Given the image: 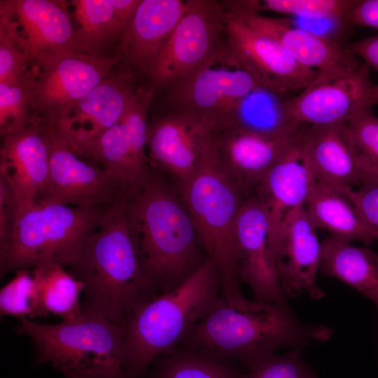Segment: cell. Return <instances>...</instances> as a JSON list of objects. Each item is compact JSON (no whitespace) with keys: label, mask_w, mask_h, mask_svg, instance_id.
I'll list each match as a JSON object with an SVG mask.
<instances>
[{"label":"cell","mask_w":378,"mask_h":378,"mask_svg":"<svg viewBox=\"0 0 378 378\" xmlns=\"http://www.w3.org/2000/svg\"><path fill=\"white\" fill-rule=\"evenodd\" d=\"M316 230L304 206L286 221L271 251L278 278L288 297L307 293L319 300L325 295L316 282L321 255Z\"/></svg>","instance_id":"cell-20"},{"label":"cell","mask_w":378,"mask_h":378,"mask_svg":"<svg viewBox=\"0 0 378 378\" xmlns=\"http://www.w3.org/2000/svg\"><path fill=\"white\" fill-rule=\"evenodd\" d=\"M356 0H242L250 10L293 15L307 20L339 19L349 21Z\"/></svg>","instance_id":"cell-33"},{"label":"cell","mask_w":378,"mask_h":378,"mask_svg":"<svg viewBox=\"0 0 378 378\" xmlns=\"http://www.w3.org/2000/svg\"><path fill=\"white\" fill-rule=\"evenodd\" d=\"M36 76L27 71L19 77L0 82L1 134L18 131L36 122L31 104Z\"/></svg>","instance_id":"cell-32"},{"label":"cell","mask_w":378,"mask_h":378,"mask_svg":"<svg viewBox=\"0 0 378 378\" xmlns=\"http://www.w3.org/2000/svg\"><path fill=\"white\" fill-rule=\"evenodd\" d=\"M239 378H318L304 361L302 350L292 349L281 356L276 353L243 370Z\"/></svg>","instance_id":"cell-37"},{"label":"cell","mask_w":378,"mask_h":378,"mask_svg":"<svg viewBox=\"0 0 378 378\" xmlns=\"http://www.w3.org/2000/svg\"><path fill=\"white\" fill-rule=\"evenodd\" d=\"M135 76L127 68L112 73L64 117L43 126L71 146L94 140L124 115L139 88Z\"/></svg>","instance_id":"cell-18"},{"label":"cell","mask_w":378,"mask_h":378,"mask_svg":"<svg viewBox=\"0 0 378 378\" xmlns=\"http://www.w3.org/2000/svg\"><path fill=\"white\" fill-rule=\"evenodd\" d=\"M358 186V190L349 187V194L378 240V172H363Z\"/></svg>","instance_id":"cell-38"},{"label":"cell","mask_w":378,"mask_h":378,"mask_svg":"<svg viewBox=\"0 0 378 378\" xmlns=\"http://www.w3.org/2000/svg\"><path fill=\"white\" fill-rule=\"evenodd\" d=\"M346 123L349 141L362 172H378V117L372 108Z\"/></svg>","instance_id":"cell-36"},{"label":"cell","mask_w":378,"mask_h":378,"mask_svg":"<svg viewBox=\"0 0 378 378\" xmlns=\"http://www.w3.org/2000/svg\"><path fill=\"white\" fill-rule=\"evenodd\" d=\"M223 1L226 43L260 88L279 95L303 90L316 78L320 71L299 64L279 43L252 28Z\"/></svg>","instance_id":"cell-14"},{"label":"cell","mask_w":378,"mask_h":378,"mask_svg":"<svg viewBox=\"0 0 378 378\" xmlns=\"http://www.w3.org/2000/svg\"><path fill=\"white\" fill-rule=\"evenodd\" d=\"M31 272L43 316L51 314L68 321L83 313L80 295L83 293V284L63 265L45 262L32 268Z\"/></svg>","instance_id":"cell-29"},{"label":"cell","mask_w":378,"mask_h":378,"mask_svg":"<svg viewBox=\"0 0 378 378\" xmlns=\"http://www.w3.org/2000/svg\"><path fill=\"white\" fill-rule=\"evenodd\" d=\"M186 5L187 1L182 0H141L116 54L127 69L148 75Z\"/></svg>","instance_id":"cell-24"},{"label":"cell","mask_w":378,"mask_h":378,"mask_svg":"<svg viewBox=\"0 0 378 378\" xmlns=\"http://www.w3.org/2000/svg\"><path fill=\"white\" fill-rule=\"evenodd\" d=\"M103 214L45 202L14 213L0 242L1 277L48 261L71 265Z\"/></svg>","instance_id":"cell-7"},{"label":"cell","mask_w":378,"mask_h":378,"mask_svg":"<svg viewBox=\"0 0 378 378\" xmlns=\"http://www.w3.org/2000/svg\"><path fill=\"white\" fill-rule=\"evenodd\" d=\"M18 22L9 0L0 1V82L24 74L29 57L20 44Z\"/></svg>","instance_id":"cell-34"},{"label":"cell","mask_w":378,"mask_h":378,"mask_svg":"<svg viewBox=\"0 0 378 378\" xmlns=\"http://www.w3.org/2000/svg\"><path fill=\"white\" fill-rule=\"evenodd\" d=\"M223 1L187 0L186 8L148 74L155 89H167L202 64L225 38Z\"/></svg>","instance_id":"cell-10"},{"label":"cell","mask_w":378,"mask_h":378,"mask_svg":"<svg viewBox=\"0 0 378 378\" xmlns=\"http://www.w3.org/2000/svg\"><path fill=\"white\" fill-rule=\"evenodd\" d=\"M349 21L353 25L378 29V0H356Z\"/></svg>","instance_id":"cell-39"},{"label":"cell","mask_w":378,"mask_h":378,"mask_svg":"<svg viewBox=\"0 0 378 378\" xmlns=\"http://www.w3.org/2000/svg\"><path fill=\"white\" fill-rule=\"evenodd\" d=\"M127 200L103 214L79 256L68 267L84 286L83 312L120 325L157 295L130 230Z\"/></svg>","instance_id":"cell-3"},{"label":"cell","mask_w":378,"mask_h":378,"mask_svg":"<svg viewBox=\"0 0 378 378\" xmlns=\"http://www.w3.org/2000/svg\"><path fill=\"white\" fill-rule=\"evenodd\" d=\"M20 320L15 331L33 342L37 364L48 363L66 378H127L122 325L84 312L55 324Z\"/></svg>","instance_id":"cell-6"},{"label":"cell","mask_w":378,"mask_h":378,"mask_svg":"<svg viewBox=\"0 0 378 378\" xmlns=\"http://www.w3.org/2000/svg\"><path fill=\"white\" fill-rule=\"evenodd\" d=\"M278 94L258 88L241 99L234 110L218 126V131L241 128L260 133L277 134L292 132L302 125L286 117L284 102Z\"/></svg>","instance_id":"cell-30"},{"label":"cell","mask_w":378,"mask_h":378,"mask_svg":"<svg viewBox=\"0 0 378 378\" xmlns=\"http://www.w3.org/2000/svg\"><path fill=\"white\" fill-rule=\"evenodd\" d=\"M0 314L21 319L42 316L36 284L29 269L15 271V276L0 290Z\"/></svg>","instance_id":"cell-35"},{"label":"cell","mask_w":378,"mask_h":378,"mask_svg":"<svg viewBox=\"0 0 378 378\" xmlns=\"http://www.w3.org/2000/svg\"><path fill=\"white\" fill-rule=\"evenodd\" d=\"M221 292L220 275L208 260L181 286L133 312L122 325L127 378H144L157 358L176 349Z\"/></svg>","instance_id":"cell-5"},{"label":"cell","mask_w":378,"mask_h":378,"mask_svg":"<svg viewBox=\"0 0 378 378\" xmlns=\"http://www.w3.org/2000/svg\"><path fill=\"white\" fill-rule=\"evenodd\" d=\"M236 232L240 281L250 287L255 300L287 302L288 296L279 281L270 253L268 219L253 195L240 209Z\"/></svg>","instance_id":"cell-21"},{"label":"cell","mask_w":378,"mask_h":378,"mask_svg":"<svg viewBox=\"0 0 378 378\" xmlns=\"http://www.w3.org/2000/svg\"><path fill=\"white\" fill-rule=\"evenodd\" d=\"M349 48L378 73V35L362 38L351 43Z\"/></svg>","instance_id":"cell-40"},{"label":"cell","mask_w":378,"mask_h":378,"mask_svg":"<svg viewBox=\"0 0 378 378\" xmlns=\"http://www.w3.org/2000/svg\"><path fill=\"white\" fill-rule=\"evenodd\" d=\"M119 57L74 52L52 56L34 63L39 69L31 92L34 118L51 126L111 74Z\"/></svg>","instance_id":"cell-9"},{"label":"cell","mask_w":378,"mask_h":378,"mask_svg":"<svg viewBox=\"0 0 378 378\" xmlns=\"http://www.w3.org/2000/svg\"><path fill=\"white\" fill-rule=\"evenodd\" d=\"M217 122L195 113L173 111L148 123L147 152L156 172L175 186L189 178L214 146Z\"/></svg>","instance_id":"cell-15"},{"label":"cell","mask_w":378,"mask_h":378,"mask_svg":"<svg viewBox=\"0 0 378 378\" xmlns=\"http://www.w3.org/2000/svg\"><path fill=\"white\" fill-rule=\"evenodd\" d=\"M240 367L233 361L178 346L157 358L144 378H239Z\"/></svg>","instance_id":"cell-31"},{"label":"cell","mask_w":378,"mask_h":378,"mask_svg":"<svg viewBox=\"0 0 378 378\" xmlns=\"http://www.w3.org/2000/svg\"><path fill=\"white\" fill-rule=\"evenodd\" d=\"M145 274L157 295L181 286L208 261L176 188L152 169L126 202Z\"/></svg>","instance_id":"cell-2"},{"label":"cell","mask_w":378,"mask_h":378,"mask_svg":"<svg viewBox=\"0 0 378 378\" xmlns=\"http://www.w3.org/2000/svg\"><path fill=\"white\" fill-rule=\"evenodd\" d=\"M319 271L354 288L378 308V253L331 237L321 241Z\"/></svg>","instance_id":"cell-28"},{"label":"cell","mask_w":378,"mask_h":378,"mask_svg":"<svg viewBox=\"0 0 378 378\" xmlns=\"http://www.w3.org/2000/svg\"><path fill=\"white\" fill-rule=\"evenodd\" d=\"M309 126L277 134L241 128L217 132L216 146L220 160L230 176L248 194L274 164L303 139Z\"/></svg>","instance_id":"cell-17"},{"label":"cell","mask_w":378,"mask_h":378,"mask_svg":"<svg viewBox=\"0 0 378 378\" xmlns=\"http://www.w3.org/2000/svg\"><path fill=\"white\" fill-rule=\"evenodd\" d=\"M334 329L302 322L287 302L227 301L220 295L178 346L233 361L243 370L281 348L303 350Z\"/></svg>","instance_id":"cell-1"},{"label":"cell","mask_w":378,"mask_h":378,"mask_svg":"<svg viewBox=\"0 0 378 378\" xmlns=\"http://www.w3.org/2000/svg\"><path fill=\"white\" fill-rule=\"evenodd\" d=\"M1 134L0 179L9 191L13 215L45 195L50 180L49 147L44 127L38 122Z\"/></svg>","instance_id":"cell-16"},{"label":"cell","mask_w":378,"mask_h":378,"mask_svg":"<svg viewBox=\"0 0 378 378\" xmlns=\"http://www.w3.org/2000/svg\"><path fill=\"white\" fill-rule=\"evenodd\" d=\"M258 88L224 38L196 70L166 90L173 111L210 118L218 125L241 99Z\"/></svg>","instance_id":"cell-11"},{"label":"cell","mask_w":378,"mask_h":378,"mask_svg":"<svg viewBox=\"0 0 378 378\" xmlns=\"http://www.w3.org/2000/svg\"><path fill=\"white\" fill-rule=\"evenodd\" d=\"M363 64L353 70L319 72L302 92L284 102L288 119L294 124L323 125L346 122L378 104V83Z\"/></svg>","instance_id":"cell-12"},{"label":"cell","mask_w":378,"mask_h":378,"mask_svg":"<svg viewBox=\"0 0 378 378\" xmlns=\"http://www.w3.org/2000/svg\"><path fill=\"white\" fill-rule=\"evenodd\" d=\"M348 188L315 183L304 208L316 227L327 230L332 238L346 243L359 240L370 245L375 234L363 220Z\"/></svg>","instance_id":"cell-26"},{"label":"cell","mask_w":378,"mask_h":378,"mask_svg":"<svg viewBox=\"0 0 378 378\" xmlns=\"http://www.w3.org/2000/svg\"><path fill=\"white\" fill-rule=\"evenodd\" d=\"M302 140L274 164L252 193L268 219L270 253L286 221L304 206L315 183L302 157Z\"/></svg>","instance_id":"cell-22"},{"label":"cell","mask_w":378,"mask_h":378,"mask_svg":"<svg viewBox=\"0 0 378 378\" xmlns=\"http://www.w3.org/2000/svg\"><path fill=\"white\" fill-rule=\"evenodd\" d=\"M301 150L315 183L335 187L359 185L363 172L351 146L346 122L310 125Z\"/></svg>","instance_id":"cell-25"},{"label":"cell","mask_w":378,"mask_h":378,"mask_svg":"<svg viewBox=\"0 0 378 378\" xmlns=\"http://www.w3.org/2000/svg\"><path fill=\"white\" fill-rule=\"evenodd\" d=\"M176 188L209 262L220 275L221 296L227 301L243 298L238 275L236 226L240 209L251 195L224 168L216 141L193 174Z\"/></svg>","instance_id":"cell-4"},{"label":"cell","mask_w":378,"mask_h":378,"mask_svg":"<svg viewBox=\"0 0 378 378\" xmlns=\"http://www.w3.org/2000/svg\"><path fill=\"white\" fill-rule=\"evenodd\" d=\"M43 127L50 153V180L38 202L69 205L103 214L128 199L132 189Z\"/></svg>","instance_id":"cell-8"},{"label":"cell","mask_w":378,"mask_h":378,"mask_svg":"<svg viewBox=\"0 0 378 378\" xmlns=\"http://www.w3.org/2000/svg\"><path fill=\"white\" fill-rule=\"evenodd\" d=\"M155 90L139 87L122 118L92 141L71 146L133 190L150 175L147 116Z\"/></svg>","instance_id":"cell-13"},{"label":"cell","mask_w":378,"mask_h":378,"mask_svg":"<svg viewBox=\"0 0 378 378\" xmlns=\"http://www.w3.org/2000/svg\"><path fill=\"white\" fill-rule=\"evenodd\" d=\"M378 309V308H377Z\"/></svg>","instance_id":"cell-41"},{"label":"cell","mask_w":378,"mask_h":378,"mask_svg":"<svg viewBox=\"0 0 378 378\" xmlns=\"http://www.w3.org/2000/svg\"><path fill=\"white\" fill-rule=\"evenodd\" d=\"M141 0H74L76 29L83 52L104 54L126 31Z\"/></svg>","instance_id":"cell-27"},{"label":"cell","mask_w":378,"mask_h":378,"mask_svg":"<svg viewBox=\"0 0 378 378\" xmlns=\"http://www.w3.org/2000/svg\"><path fill=\"white\" fill-rule=\"evenodd\" d=\"M9 1L23 31L20 44L31 62L83 52L76 29L62 3L51 0Z\"/></svg>","instance_id":"cell-23"},{"label":"cell","mask_w":378,"mask_h":378,"mask_svg":"<svg viewBox=\"0 0 378 378\" xmlns=\"http://www.w3.org/2000/svg\"><path fill=\"white\" fill-rule=\"evenodd\" d=\"M225 6L256 31L279 43L299 64L318 71L353 70L363 64L340 42L293 25L290 19L263 16L241 1H224Z\"/></svg>","instance_id":"cell-19"}]
</instances>
